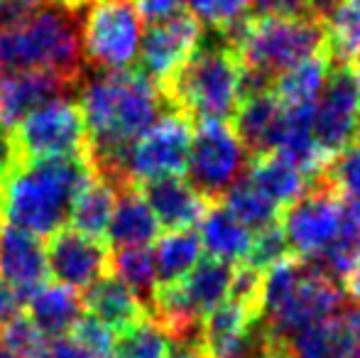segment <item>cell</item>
Wrapping results in <instances>:
<instances>
[{"label":"cell","instance_id":"obj_31","mask_svg":"<svg viewBox=\"0 0 360 358\" xmlns=\"http://www.w3.org/2000/svg\"><path fill=\"white\" fill-rule=\"evenodd\" d=\"M169 349L172 336L165 326L152 317H145L118 336L113 358H169Z\"/></svg>","mask_w":360,"mask_h":358},{"label":"cell","instance_id":"obj_8","mask_svg":"<svg viewBox=\"0 0 360 358\" xmlns=\"http://www.w3.org/2000/svg\"><path fill=\"white\" fill-rule=\"evenodd\" d=\"M248 150L236 128L226 120H199L191 138L186 174L209 201H223L236 181H240Z\"/></svg>","mask_w":360,"mask_h":358},{"label":"cell","instance_id":"obj_4","mask_svg":"<svg viewBox=\"0 0 360 358\" xmlns=\"http://www.w3.org/2000/svg\"><path fill=\"white\" fill-rule=\"evenodd\" d=\"M243 62L238 52L218 34L211 47L196 54L162 87L169 108L186 113L191 120H233L240 106Z\"/></svg>","mask_w":360,"mask_h":358},{"label":"cell","instance_id":"obj_20","mask_svg":"<svg viewBox=\"0 0 360 358\" xmlns=\"http://www.w3.org/2000/svg\"><path fill=\"white\" fill-rule=\"evenodd\" d=\"M160 221L155 211L150 209L147 199L138 186L118 191L115 209L110 216L108 231H105V243L110 248H138V245H150L152 241L160 238Z\"/></svg>","mask_w":360,"mask_h":358},{"label":"cell","instance_id":"obj_28","mask_svg":"<svg viewBox=\"0 0 360 358\" xmlns=\"http://www.w3.org/2000/svg\"><path fill=\"white\" fill-rule=\"evenodd\" d=\"M110 272L118 280H123L140 300L145 302L147 312H150L152 297H155L160 280H157L155 268V255L147 245H138V248H118L110 255Z\"/></svg>","mask_w":360,"mask_h":358},{"label":"cell","instance_id":"obj_30","mask_svg":"<svg viewBox=\"0 0 360 358\" xmlns=\"http://www.w3.org/2000/svg\"><path fill=\"white\" fill-rule=\"evenodd\" d=\"M326 52L333 64H353L360 49V5L346 3L323 20Z\"/></svg>","mask_w":360,"mask_h":358},{"label":"cell","instance_id":"obj_14","mask_svg":"<svg viewBox=\"0 0 360 358\" xmlns=\"http://www.w3.org/2000/svg\"><path fill=\"white\" fill-rule=\"evenodd\" d=\"M79 82L39 69H0V130L10 133L25 115L49 101L67 98Z\"/></svg>","mask_w":360,"mask_h":358},{"label":"cell","instance_id":"obj_23","mask_svg":"<svg viewBox=\"0 0 360 358\" xmlns=\"http://www.w3.org/2000/svg\"><path fill=\"white\" fill-rule=\"evenodd\" d=\"M245 181H250L260 194L275 201L282 211L289 209L297 199H302L309 191V186H311V181L304 177L297 167H292L275 153L252 158Z\"/></svg>","mask_w":360,"mask_h":358},{"label":"cell","instance_id":"obj_40","mask_svg":"<svg viewBox=\"0 0 360 358\" xmlns=\"http://www.w3.org/2000/svg\"><path fill=\"white\" fill-rule=\"evenodd\" d=\"M20 305H22L20 295L3 280V277H0V324L13 319V317L20 312Z\"/></svg>","mask_w":360,"mask_h":358},{"label":"cell","instance_id":"obj_32","mask_svg":"<svg viewBox=\"0 0 360 358\" xmlns=\"http://www.w3.org/2000/svg\"><path fill=\"white\" fill-rule=\"evenodd\" d=\"M0 346L20 358H49L52 339L27 314L18 312L13 319L0 324Z\"/></svg>","mask_w":360,"mask_h":358},{"label":"cell","instance_id":"obj_22","mask_svg":"<svg viewBox=\"0 0 360 358\" xmlns=\"http://www.w3.org/2000/svg\"><path fill=\"white\" fill-rule=\"evenodd\" d=\"M201 248L221 263H243L250 250L252 234L223 204H214L199 224Z\"/></svg>","mask_w":360,"mask_h":358},{"label":"cell","instance_id":"obj_18","mask_svg":"<svg viewBox=\"0 0 360 358\" xmlns=\"http://www.w3.org/2000/svg\"><path fill=\"white\" fill-rule=\"evenodd\" d=\"M282 125H285V103L277 98L275 91L240 101L233 115V128L252 158L275 153L280 145Z\"/></svg>","mask_w":360,"mask_h":358},{"label":"cell","instance_id":"obj_11","mask_svg":"<svg viewBox=\"0 0 360 358\" xmlns=\"http://www.w3.org/2000/svg\"><path fill=\"white\" fill-rule=\"evenodd\" d=\"M360 72L356 64H333L328 82L314 106V138L328 158L351 148L358 133Z\"/></svg>","mask_w":360,"mask_h":358},{"label":"cell","instance_id":"obj_44","mask_svg":"<svg viewBox=\"0 0 360 358\" xmlns=\"http://www.w3.org/2000/svg\"><path fill=\"white\" fill-rule=\"evenodd\" d=\"M0 358H20V356H15L13 351H8L5 346H0Z\"/></svg>","mask_w":360,"mask_h":358},{"label":"cell","instance_id":"obj_6","mask_svg":"<svg viewBox=\"0 0 360 358\" xmlns=\"http://www.w3.org/2000/svg\"><path fill=\"white\" fill-rule=\"evenodd\" d=\"M84 57L98 72H125L140 57L143 23L133 0H94L81 13Z\"/></svg>","mask_w":360,"mask_h":358},{"label":"cell","instance_id":"obj_45","mask_svg":"<svg viewBox=\"0 0 360 358\" xmlns=\"http://www.w3.org/2000/svg\"><path fill=\"white\" fill-rule=\"evenodd\" d=\"M353 64H356V69L360 72V49H358V54H356V62H353Z\"/></svg>","mask_w":360,"mask_h":358},{"label":"cell","instance_id":"obj_26","mask_svg":"<svg viewBox=\"0 0 360 358\" xmlns=\"http://www.w3.org/2000/svg\"><path fill=\"white\" fill-rule=\"evenodd\" d=\"M333 69V62L326 49H321L314 57L302 59L299 64L285 69L275 79V96L285 106H302V103H316L323 87L328 82V74Z\"/></svg>","mask_w":360,"mask_h":358},{"label":"cell","instance_id":"obj_36","mask_svg":"<svg viewBox=\"0 0 360 358\" xmlns=\"http://www.w3.org/2000/svg\"><path fill=\"white\" fill-rule=\"evenodd\" d=\"M250 3L252 0H189L191 13L199 18V23L214 30H226L243 20L250 10Z\"/></svg>","mask_w":360,"mask_h":358},{"label":"cell","instance_id":"obj_43","mask_svg":"<svg viewBox=\"0 0 360 358\" xmlns=\"http://www.w3.org/2000/svg\"><path fill=\"white\" fill-rule=\"evenodd\" d=\"M47 3H54V5H59V8L74 10V13H84L86 5H91L94 0H47Z\"/></svg>","mask_w":360,"mask_h":358},{"label":"cell","instance_id":"obj_34","mask_svg":"<svg viewBox=\"0 0 360 358\" xmlns=\"http://www.w3.org/2000/svg\"><path fill=\"white\" fill-rule=\"evenodd\" d=\"M289 250L292 248H289L282 224H272L267 229L255 231V236L250 241V250L245 255V263L260 272H267L272 265L289 258Z\"/></svg>","mask_w":360,"mask_h":358},{"label":"cell","instance_id":"obj_37","mask_svg":"<svg viewBox=\"0 0 360 358\" xmlns=\"http://www.w3.org/2000/svg\"><path fill=\"white\" fill-rule=\"evenodd\" d=\"M250 10L257 18H307L309 0H252Z\"/></svg>","mask_w":360,"mask_h":358},{"label":"cell","instance_id":"obj_7","mask_svg":"<svg viewBox=\"0 0 360 358\" xmlns=\"http://www.w3.org/2000/svg\"><path fill=\"white\" fill-rule=\"evenodd\" d=\"M10 143L18 162L47 158H89V128L79 103L57 98L25 115L13 130Z\"/></svg>","mask_w":360,"mask_h":358},{"label":"cell","instance_id":"obj_39","mask_svg":"<svg viewBox=\"0 0 360 358\" xmlns=\"http://www.w3.org/2000/svg\"><path fill=\"white\" fill-rule=\"evenodd\" d=\"M49 358H96V356L89 354L81 344H76L72 336H59V339H52Z\"/></svg>","mask_w":360,"mask_h":358},{"label":"cell","instance_id":"obj_48","mask_svg":"<svg viewBox=\"0 0 360 358\" xmlns=\"http://www.w3.org/2000/svg\"><path fill=\"white\" fill-rule=\"evenodd\" d=\"M358 358H360V356H358Z\"/></svg>","mask_w":360,"mask_h":358},{"label":"cell","instance_id":"obj_46","mask_svg":"<svg viewBox=\"0 0 360 358\" xmlns=\"http://www.w3.org/2000/svg\"><path fill=\"white\" fill-rule=\"evenodd\" d=\"M356 135L360 138V110H358V133H356Z\"/></svg>","mask_w":360,"mask_h":358},{"label":"cell","instance_id":"obj_29","mask_svg":"<svg viewBox=\"0 0 360 358\" xmlns=\"http://www.w3.org/2000/svg\"><path fill=\"white\" fill-rule=\"evenodd\" d=\"M223 199H226L223 206L250 231H260L272 224H280L282 214H285L275 201H270L265 194H260V191L245 179L236 181Z\"/></svg>","mask_w":360,"mask_h":358},{"label":"cell","instance_id":"obj_35","mask_svg":"<svg viewBox=\"0 0 360 358\" xmlns=\"http://www.w3.org/2000/svg\"><path fill=\"white\" fill-rule=\"evenodd\" d=\"M69 336L76 344L84 346L89 354H94L96 358H113L115 356V341L118 334L110 329L108 324H103L101 319L91 314H81L79 321L74 324V329L69 331Z\"/></svg>","mask_w":360,"mask_h":358},{"label":"cell","instance_id":"obj_12","mask_svg":"<svg viewBox=\"0 0 360 358\" xmlns=\"http://www.w3.org/2000/svg\"><path fill=\"white\" fill-rule=\"evenodd\" d=\"M201 39H204V25L194 13L186 10L152 23L140 42V72L162 89L194 57L196 49L201 47Z\"/></svg>","mask_w":360,"mask_h":358},{"label":"cell","instance_id":"obj_15","mask_svg":"<svg viewBox=\"0 0 360 358\" xmlns=\"http://www.w3.org/2000/svg\"><path fill=\"white\" fill-rule=\"evenodd\" d=\"M287 358H358L360 309L343 307L338 314L307 326L282 341Z\"/></svg>","mask_w":360,"mask_h":358},{"label":"cell","instance_id":"obj_9","mask_svg":"<svg viewBox=\"0 0 360 358\" xmlns=\"http://www.w3.org/2000/svg\"><path fill=\"white\" fill-rule=\"evenodd\" d=\"M191 138H194V120L189 115L176 108L162 113L160 120L150 130H145L130 148V184L140 186L145 181L181 177L186 172Z\"/></svg>","mask_w":360,"mask_h":358},{"label":"cell","instance_id":"obj_5","mask_svg":"<svg viewBox=\"0 0 360 358\" xmlns=\"http://www.w3.org/2000/svg\"><path fill=\"white\" fill-rule=\"evenodd\" d=\"M238 52L245 67L282 74L326 49V27L316 18H257L245 15L226 30H216Z\"/></svg>","mask_w":360,"mask_h":358},{"label":"cell","instance_id":"obj_3","mask_svg":"<svg viewBox=\"0 0 360 358\" xmlns=\"http://www.w3.org/2000/svg\"><path fill=\"white\" fill-rule=\"evenodd\" d=\"M84 62L81 13L74 10L47 3L0 30V69H39L81 82Z\"/></svg>","mask_w":360,"mask_h":358},{"label":"cell","instance_id":"obj_25","mask_svg":"<svg viewBox=\"0 0 360 358\" xmlns=\"http://www.w3.org/2000/svg\"><path fill=\"white\" fill-rule=\"evenodd\" d=\"M176 282H179L186 305L194 309L199 319H204L209 312H214L218 305H223L231 297L233 268L221 260L206 258L199 260V265L184 280Z\"/></svg>","mask_w":360,"mask_h":358},{"label":"cell","instance_id":"obj_19","mask_svg":"<svg viewBox=\"0 0 360 358\" xmlns=\"http://www.w3.org/2000/svg\"><path fill=\"white\" fill-rule=\"evenodd\" d=\"M84 309L86 314L108 324L115 334H123L125 329L150 317L145 302L113 272L101 277L84 292Z\"/></svg>","mask_w":360,"mask_h":358},{"label":"cell","instance_id":"obj_24","mask_svg":"<svg viewBox=\"0 0 360 358\" xmlns=\"http://www.w3.org/2000/svg\"><path fill=\"white\" fill-rule=\"evenodd\" d=\"M115 199H118V189L110 181L94 177L74 196L72 211H69V229L79 231L81 236H89V238L105 241Z\"/></svg>","mask_w":360,"mask_h":358},{"label":"cell","instance_id":"obj_2","mask_svg":"<svg viewBox=\"0 0 360 358\" xmlns=\"http://www.w3.org/2000/svg\"><path fill=\"white\" fill-rule=\"evenodd\" d=\"M346 307L341 282L326 275L316 260L285 258L262 280L260 319L267 336L287 341L297 331L338 314Z\"/></svg>","mask_w":360,"mask_h":358},{"label":"cell","instance_id":"obj_17","mask_svg":"<svg viewBox=\"0 0 360 358\" xmlns=\"http://www.w3.org/2000/svg\"><path fill=\"white\" fill-rule=\"evenodd\" d=\"M143 196L155 211L157 221L167 231H189L201 224L206 211L214 206L191 181L181 177H165L155 181H145L138 186Z\"/></svg>","mask_w":360,"mask_h":358},{"label":"cell","instance_id":"obj_41","mask_svg":"<svg viewBox=\"0 0 360 358\" xmlns=\"http://www.w3.org/2000/svg\"><path fill=\"white\" fill-rule=\"evenodd\" d=\"M343 3H346V0H309V15L323 23V20L336 13Z\"/></svg>","mask_w":360,"mask_h":358},{"label":"cell","instance_id":"obj_33","mask_svg":"<svg viewBox=\"0 0 360 358\" xmlns=\"http://www.w3.org/2000/svg\"><path fill=\"white\" fill-rule=\"evenodd\" d=\"M323 177L331 181L348 214L360 216V145H351L331 160Z\"/></svg>","mask_w":360,"mask_h":358},{"label":"cell","instance_id":"obj_10","mask_svg":"<svg viewBox=\"0 0 360 358\" xmlns=\"http://www.w3.org/2000/svg\"><path fill=\"white\" fill-rule=\"evenodd\" d=\"M289 248L304 260H314L336 241L343 226V201L326 177L311 181L309 191L282 214Z\"/></svg>","mask_w":360,"mask_h":358},{"label":"cell","instance_id":"obj_42","mask_svg":"<svg viewBox=\"0 0 360 358\" xmlns=\"http://www.w3.org/2000/svg\"><path fill=\"white\" fill-rule=\"evenodd\" d=\"M343 285H346L348 295H351L356 302H360V255H358L356 265L351 268V272H348V277L343 280Z\"/></svg>","mask_w":360,"mask_h":358},{"label":"cell","instance_id":"obj_1","mask_svg":"<svg viewBox=\"0 0 360 358\" xmlns=\"http://www.w3.org/2000/svg\"><path fill=\"white\" fill-rule=\"evenodd\" d=\"M94 177L89 158L18 162L0 191V221L49 238L69 224L74 196Z\"/></svg>","mask_w":360,"mask_h":358},{"label":"cell","instance_id":"obj_13","mask_svg":"<svg viewBox=\"0 0 360 358\" xmlns=\"http://www.w3.org/2000/svg\"><path fill=\"white\" fill-rule=\"evenodd\" d=\"M110 245L105 241H96L81 236L79 231L64 226L54 236H49L47 265L49 275L74 290H89L101 277L110 275Z\"/></svg>","mask_w":360,"mask_h":358},{"label":"cell","instance_id":"obj_47","mask_svg":"<svg viewBox=\"0 0 360 358\" xmlns=\"http://www.w3.org/2000/svg\"><path fill=\"white\" fill-rule=\"evenodd\" d=\"M351 3H356V5H360V0H351Z\"/></svg>","mask_w":360,"mask_h":358},{"label":"cell","instance_id":"obj_27","mask_svg":"<svg viewBox=\"0 0 360 358\" xmlns=\"http://www.w3.org/2000/svg\"><path fill=\"white\" fill-rule=\"evenodd\" d=\"M201 238L194 231H167L155 241V268L160 285L184 280L201 260Z\"/></svg>","mask_w":360,"mask_h":358},{"label":"cell","instance_id":"obj_38","mask_svg":"<svg viewBox=\"0 0 360 358\" xmlns=\"http://www.w3.org/2000/svg\"><path fill=\"white\" fill-rule=\"evenodd\" d=\"M135 10H138L140 20H147V23H160V20H167L172 15L181 13V5L184 0H133Z\"/></svg>","mask_w":360,"mask_h":358},{"label":"cell","instance_id":"obj_21","mask_svg":"<svg viewBox=\"0 0 360 358\" xmlns=\"http://www.w3.org/2000/svg\"><path fill=\"white\" fill-rule=\"evenodd\" d=\"M84 314V297L79 290L62 282H44L34 295L27 297V317L49 336H67Z\"/></svg>","mask_w":360,"mask_h":358},{"label":"cell","instance_id":"obj_16","mask_svg":"<svg viewBox=\"0 0 360 358\" xmlns=\"http://www.w3.org/2000/svg\"><path fill=\"white\" fill-rule=\"evenodd\" d=\"M0 277L27 302L49 277L42 238L0 221Z\"/></svg>","mask_w":360,"mask_h":358}]
</instances>
